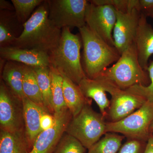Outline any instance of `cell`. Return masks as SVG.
I'll return each mask as SVG.
<instances>
[{"label": "cell", "mask_w": 153, "mask_h": 153, "mask_svg": "<svg viewBox=\"0 0 153 153\" xmlns=\"http://www.w3.org/2000/svg\"><path fill=\"white\" fill-rule=\"evenodd\" d=\"M23 26L22 35L13 47L35 49L49 54L59 44L62 30L55 27L49 19L47 0L36 9Z\"/></svg>", "instance_id": "1"}, {"label": "cell", "mask_w": 153, "mask_h": 153, "mask_svg": "<svg viewBox=\"0 0 153 153\" xmlns=\"http://www.w3.org/2000/svg\"><path fill=\"white\" fill-rule=\"evenodd\" d=\"M82 43L79 36L71 33L70 28H64L59 44L49 53V66L77 85L87 77L81 62Z\"/></svg>", "instance_id": "2"}, {"label": "cell", "mask_w": 153, "mask_h": 153, "mask_svg": "<svg viewBox=\"0 0 153 153\" xmlns=\"http://www.w3.org/2000/svg\"><path fill=\"white\" fill-rule=\"evenodd\" d=\"M83 47V68L88 78L98 77L121 55L114 47L102 40L86 25L79 29Z\"/></svg>", "instance_id": "3"}, {"label": "cell", "mask_w": 153, "mask_h": 153, "mask_svg": "<svg viewBox=\"0 0 153 153\" xmlns=\"http://www.w3.org/2000/svg\"><path fill=\"white\" fill-rule=\"evenodd\" d=\"M98 77L122 90L137 85L147 86L150 82L148 71L143 69L139 62L134 42L123 52L115 63Z\"/></svg>", "instance_id": "4"}, {"label": "cell", "mask_w": 153, "mask_h": 153, "mask_svg": "<svg viewBox=\"0 0 153 153\" xmlns=\"http://www.w3.org/2000/svg\"><path fill=\"white\" fill-rule=\"evenodd\" d=\"M91 102L85 104L78 114L72 117L65 131L78 140L87 149L106 133L105 118L94 110Z\"/></svg>", "instance_id": "5"}, {"label": "cell", "mask_w": 153, "mask_h": 153, "mask_svg": "<svg viewBox=\"0 0 153 153\" xmlns=\"http://www.w3.org/2000/svg\"><path fill=\"white\" fill-rule=\"evenodd\" d=\"M153 122V102L146 101L140 108L119 121L106 122V133L121 134L128 139L145 142L150 136Z\"/></svg>", "instance_id": "6"}, {"label": "cell", "mask_w": 153, "mask_h": 153, "mask_svg": "<svg viewBox=\"0 0 153 153\" xmlns=\"http://www.w3.org/2000/svg\"><path fill=\"white\" fill-rule=\"evenodd\" d=\"M49 18L55 27L80 29L86 26L85 15L89 1L47 0Z\"/></svg>", "instance_id": "7"}, {"label": "cell", "mask_w": 153, "mask_h": 153, "mask_svg": "<svg viewBox=\"0 0 153 153\" xmlns=\"http://www.w3.org/2000/svg\"><path fill=\"white\" fill-rule=\"evenodd\" d=\"M96 79L111 96L106 117L109 122L122 120L140 108L146 101L141 97L122 90L107 80L99 77Z\"/></svg>", "instance_id": "8"}, {"label": "cell", "mask_w": 153, "mask_h": 153, "mask_svg": "<svg viewBox=\"0 0 153 153\" xmlns=\"http://www.w3.org/2000/svg\"><path fill=\"white\" fill-rule=\"evenodd\" d=\"M0 129L12 133L25 132L22 100L0 82Z\"/></svg>", "instance_id": "9"}, {"label": "cell", "mask_w": 153, "mask_h": 153, "mask_svg": "<svg viewBox=\"0 0 153 153\" xmlns=\"http://www.w3.org/2000/svg\"><path fill=\"white\" fill-rule=\"evenodd\" d=\"M116 21L117 10L112 6H97L89 2L85 15L86 25L102 40L112 47H114V43L112 33Z\"/></svg>", "instance_id": "10"}, {"label": "cell", "mask_w": 153, "mask_h": 153, "mask_svg": "<svg viewBox=\"0 0 153 153\" xmlns=\"http://www.w3.org/2000/svg\"><path fill=\"white\" fill-rule=\"evenodd\" d=\"M55 123L48 129L43 131L37 137L31 150L28 153H53L72 119L68 108L54 114Z\"/></svg>", "instance_id": "11"}, {"label": "cell", "mask_w": 153, "mask_h": 153, "mask_svg": "<svg viewBox=\"0 0 153 153\" xmlns=\"http://www.w3.org/2000/svg\"><path fill=\"white\" fill-rule=\"evenodd\" d=\"M141 13L136 9L127 13L117 11L113 38L114 47L121 55L134 42Z\"/></svg>", "instance_id": "12"}, {"label": "cell", "mask_w": 153, "mask_h": 153, "mask_svg": "<svg viewBox=\"0 0 153 153\" xmlns=\"http://www.w3.org/2000/svg\"><path fill=\"white\" fill-rule=\"evenodd\" d=\"M1 58L31 67L49 66V54L35 49L13 47H0Z\"/></svg>", "instance_id": "13"}, {"label": "cell", "mask_w": 153, "mask_h": 153, "mask_svg": "<svg viewBox=\"0 0 153 153\" xmlns=\"http://www.w3.org/2000/svg\"><path fill=\"white\" fill-rule=\"evenodd\" d=\"M147 18L145 14L141 13L134 39L139 62L146 71L149 59L153 55V27L148 23Z\"/></svg>", "instance_id": "14"}, {"label": "cell", "mask_w": 153, "mask_h": 153, "mask_svg": "<svg viewBox=\"0 0 153 153\" xmlns=\"http://www.w3.org/2000/svg\"><path fill=\"white\" fill-rule=\"evenodd\" d=\"M25 123V137L29 152L31 150L37 137L41 132V120L42 116L47 112L25 96L22 99Z\"/></svg>", "instance_id": "15"}, {"label": "cell", "mask_w": 153, "mask_h": 153, "mask_svg": "<svg viewBox=\"0 0 153 153\" xmlns=\"http://www.w3.org/2000/svg\"><path fill=\"white\" fill-rule=\"evenodd\" d=\"M23 30L15 11H0V47L13 46Z\"/></svg>", "instance_id": "16"}, {"label": "cell", "mask_w": 153, "mask_h": 153, "mask_svg": "<svg viewBox=\"0 0 153 153\" xmlns=\"http://www.w3.org/2000/svg\"><path fill=\"white\" fill-rule=\"evenodd\" d=\"M25 65L12 61H6L1 73V79L14 96L22 100L25 96L23 90Z\"/></svg>", "instance_id": "17"}, {"label": "cell", "mask_w": 153, "mask_h": 153, "mask_svg": "<svg viewBox=\"0 0 153 153\" xmlns=\"http://www.w3.org/2000/svg\"><path fill=\"white\" fill-rule=\"evenodd\" d=\"M79 88L86 98L93 100L98 105L100 113L105 118L110 101L106 96V91L98 79L85 77L79 84Z\"/></svg>", "instance_id": "18"}, {"label": "cell", "mask_w": 153, "mask_h": 153, "mask_svg": "<svg viewBox=\"0 0 153 153\" xmlns=\"http://www.w3.org/2000/svg\"><path fill=\"white\" fill-rule=\"evenodd\" d=\"M62 76L65 103L67 108L71 113L73 117H74L80 112L85 104L91 102V100L86 98L84 96L78 85L66 76Z\"/></svg>", "instance_id": "19"}, {"label": "cell", "mask_w": 153, "mask_h": 153, "mask_svg": "<svg viewBox=\"0 0 153 153\" xmlns=\"http://www.w3.org/2000/svg\"><path fill=\"white\" fill-rule=\"evenodd\" d=\"M23 90L26 97L46 110L35 70L33 67L25 65L23 74Z\"/></svg>", "instance_id": "20"}, {"label": "cell", "mask_w": 153, "mask_h": 153, "mask_svg": "<svg viewBox=\"0 0 153 153\" xmlns=\"http://www.w3.org/2000/svg\"><path fill=\"white\" fill-rule=\"evenodd\" d=\"M25 132L12 133L0 131V153H28Z\"/></svg>", "instance_id": "21"}, {"label": "cell", "mask_w": 153, "mask_h": 153, "mask_svg": "<svg viewBox=\"0 0 153 153\" xmlns=\"http://www.w3.org/2000/svg\"><path fill=\"white\" fill-rule=\"evenodd\" d=\"M36 72L38 84L43 97L44 107L47 112L54 115L52 104V89L50 76V68L47 67H33Z\"/></svg>", "instance_id": "22"}, {"label": "cell", "mask_w": 153, "mask_h": 153, "mask_svg": "<svg viewBox=\"0 0 153 153\" xmlns=\"http://www.w3.org/2000/svg\"><path fill=\"white\" fill-rule=\"evenodd\" d=\"M114 133H106L104 136L88 149L87 153H117L124 138Z\"/></svg>", "instance_id": "23"}, {"label": "cell", "mask_w": 153, "mask_h": 153, "mask_svg": "<svg viewBox=\"0 0 153 153\" xmlns=\"http://www.w3.org/2000/svg\"><path fill=\"white\" fill-rule=\"evenodd\" d=\"M50 76L52 104L54 114L58 113L67 108L63 95L62 75L52 67H50Z\"/></svg>", "instance_id": "24"}, {"label": "cell", "mask_w": 153, "mask_h": 153, "mask_svg": "<svg viewBox=\"0 0 153 153\" xmlns=\"http://www.w3.org/2000/svg\"><path fill=\"white\" fill-rule=\"evenodd\" d=\"M42 0H12L18 20L24 25L33 14V12L44 2Z\"/></svg>", "instance_id": "25"}, {"label": "cell", "mask_w": 153, "mask_h": 153, "mask_svg": "<svg viewBox=\"0 0 153 153\" xmlns=\"http://www.w3.org/2000/svg\"><path fill=\"white\" fill-rule=\"evenodd\" d=\"M86 149L78 140L65 133L53 153H85Z\"/></svg>", "instance_id": "26"}, {"label": "cell", "mask_w": 153, "mask_h": 153, "mask_svg": "<svg viewBox=\"0 0 153 153\" xmlns=\"http://www.w3.org/2000/svg\"><path fill=\"white\" fill-rule=\"evenodd\" d=\"M89 1L95 5L112 6L117 11L123 13L131 12L134 9L139 11V0H92Z\"/></svg>", "instance_id": "27"}, {"label": "cell", "mask_w": 153, "mask_h": 153, "mask_svg": "<svg viewBox=\"0 0 153 153\" xmlns=\"http://www.w3.org/2000/svg\"><path fill=\"white\" fill-rule=\"evenodd\" d=\"M147 71L149 73L150 82L147 86L137 85L130 88L127 91L136 95L140 96L146 101L153 102V60H150Z\"/></svg>", "instance_id": "28"}, {"label": "cell", "mask_w": 153, "mask_h": 153, "mask_svg": "<svg viewBox=\"0 0 153 153\" xmlns=\"http://www.w3.org/2000/svg\"><path fill=\"white\" fill-rule=\"evenodd\" d=\"M144 142L136 139H128L121 146L118 153H143L146 145Z\"/></svg>", "instance_id": "29"}, {"label": "cell", "mask_w": 153, "mask_h": 153, "mask_svg": "<svg viewBox=\"0 0 153 153\" xmlns=\"http://www.w3.org/2000/svg\"><path fill=\"white\" fill-rule=\"evenodd\" d=\"M55 123V117L53 114L45 112L42 116L41 120V131L52 127Z\"/></svg>", "instance_id": "30"}, {"label": "cell", "mask_w": 153, "mask_h": 153, "mask_svg": "<svg viewBox=\"0 0 153 153\" xmlns=\"http://www.w3.org/2000/svg\"><path fill=\"white\" fill-rule=\"evenodd\" d=\"M153 7V0H139V11L144 13Z\"/></svg>", "instance_id": "31"}, {"label": "cell", "mask_w": 153, "mask_h": 153, "mask_svg": "<svg viewBox=\"0 0 153 153\" xmlns=\"http://www.w3.org/2000/svg\"><path fill=\"white\" fill-rule=\"evenodd\" d=\"M15 11L13 5L10 2L5 0L0 1V11Z\"/></svg>", "instance_id": "32"}, {"label": "cell", "mask_w": 153, "mask_h": 153, "mask_svg": "<svg viewBox=\"0 0 153 153\" xmlns=\"http://www.w3.org/2000/svg\"><path fill=\"white\" fill-rule=\"evenodd\" d=\"M143 153H153V136L151 135L148 139Z\"/></svg>", "instance_id": "33"}, {"label": "cell", "mask_w": 153, "mask_h": 153, "mask_svg": "<svg viewBox=\"0 0 153 153\" xmlns=\"http://www.w3.org/2000/svg\"><path fill=\"white\" fill-rule=\"evenodd\" d=\"M143 13L145 14L147 17H151L153 19V7Z\"/></svg>", "instance_id": "34"}, {"label": "cell", "mask_w": 153, "mask_h": 153, "mask_svg": "<svg viewBox=\"0 0 153 153\" xmlns=\"http://www.w3.org/2000/svg\"><path fill=\"white\" fill-rule=\"evenodd\" d=\"M150 130V132H153V122L152 124H151Z\"/></svg>", "instance_id": "35"}]
</instances>
